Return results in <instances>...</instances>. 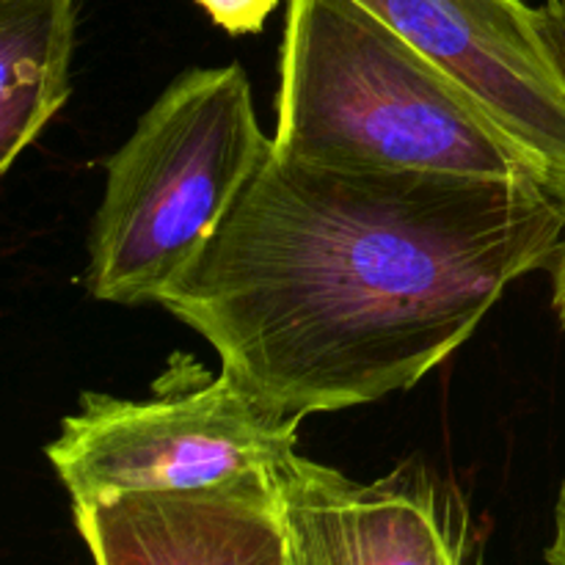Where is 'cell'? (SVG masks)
Segmentation results:
<instances>
[{"label": "cell", "instance_id": "8992f818", "mask_svg": "<svg viewBox=\"0 0 565 565\" xmlns=\"http://www.w3.org/2000/svg\"><path fill=\"white\" fill-rule=\"evenodd\" d=\"M274 489L287 565H478L467 508L423 469L359 483L292 452Z\"/></svg>", "mask_w": 565, "mask_h": 565}, {"label": "cell", "instance_id": "3957f363", "mask_svg": "<svg viewBox=\"0 0 565 565\" xmlns=\"http://www.w3.org/2000/svg\"><path fill=\"white\" fill-rule=\"evenodd\" d=\"M270 152L241 64L171 81L108 160L88 235V292L121 307L158 303Z\"/></svg>", "mask_w": 565, "mask_h": 565}, {"label": "cell", "instance_id": "7c38bea8", "mask_svg": "<svg viewBox=\"0 0 565 565\" xmlns=\"http://www.w3.org/2000/svg\"><path fill=\"white\" fill-rule=\"evenodd\" d=\"M555 309L561 315V323L565 326V241L555 257Z\"/></svg>", "mask_w": 565, "mask_h": 565}, {"label": "cell", "instance_id": "5b68a950", "mask_svg": "<svg viewBox=\"0 0 565 565\" xmlns=\"http://www.w3.org/2000/svg\"><path fill=\"white\" fill-rule=\"evenodd\" d=\"M533 154L565 196V70L527 0H356Z\"/></svg>", "mask_w": 565, "mask_h": 565}, {"label": "cell", "instance_id": "277c9868", "mask_svg": "<svg viewBox=\"0 0 565 565\" xmlns=\"http://www.w3.org/2000/svg\"><path fill=\"white\" fill-rule=\"evenodd\" d=\"M301 423L270 414L224 370L191 373L149 401L83 392L44 452L72 505H94L270 475L296 452Z\"/></svg>", "mask_w": 565, "mask_h": 565}, {"label": "cell", "instance_id": "52a82bcc", "mask_svg": "<svg viewBox=\"0 0 565 565\" xmlns=\"http://www.w3.org/2000/svg\"><path fill=\"white\" fill-rule=\"evenodd\" d=\"M72 511L94 565H287L274 472Z\"/></svg>", "mask_w": 565, "mask_h": 565}, {"label": "cell", "instance_id": "9c48e42d", "mask_svg": "<svg viewBox=\"0 0 565 565\" xmlns=\"http://www.w3.org/2000/svg\"><path fill=\"white\" fill-rule=\"evenodd\" d=\"M210 20L218 28H224L232 36H243V33L263 31L265 20L274 14L279 0H196Z\"/></svg>", "mask_w": 565, "mask_h": 565}, {"label": "cell", "instance_id": "30bf717a", "mask_svg": "<svg viewBox=\"0 0 565 565\" xmlns=\"http://www.w3.org/2000/svg\"><path fill=\"white\" fill-rule=\"evenodd\" d=\"M544 14L546 25H550V36L555 42V50L565 70V3L563 0H544Z\"/></svg>", "mask_w": 565, "mask_h": 565}, {"label": "cell", "instance_id": "7a4b0ae2", "mask_svg": "<svg viewBox=\"0 0 565 565\" xmlns=\"http://www.w3.org/2000/svg\"><path fill=\"white\" fill-rule=\"evenodd\" d=\"M274 147L318 166L535 180L557 191L533 154L356 0H287Z\"/></svg>", "mask_w": 565, "mask_h": 565}, {"label": "cell", "instance_id": "8fae6325", "mask_svg": "<svg viewBox=\"0 0 565 565\" xmlns=\"http://www.w3.org/2000/svg\"><path fill=\"white\" fill-rule=\"evenodd\" d=\"M546 563L550 565H565V483L557 497L555 508V539H552L550 550H546Z\"/></svg>", "mask_w": 565, "mask_h": 565}, {"label": "cell", "instance_id": "ba28073f", "mask_svg": "<svg viewBox=\"0 0 565 565\" xmlns=\"http://www.w3.org/2000/svg\"><path fill=\"white\" fill-rule=\"evenodd\" d=\"M75 0H0V174L70 99Z\"/></svg>", "mask_w": 565, "mask_h": 565}, {"label": "cell", "instance_id": "6da1fadb", "mask_svg": "<svg viewBox=\"0 0 565 565\" xmlns=\"http://www.w3.org/2000/svg\"><path fill=\"white\" fill-rule=\"evenodd\" d=\"M565 199L535 180L268 154L160 307L285 419L406 392L502 292L555 263Z\"/></svg>", "mask_w": 565, "mask_h": 565}, {"label": "cell", "instance_id": "4fadbf2b", "mask_svg": "<svg viewBox=\"0 0 565 565\" xmlns=\"http://www.w3.org/2000/svg\"><path fill=\"white\" fill-rule=\"evenodd\" d=\"M563 3H565V0H563Z\"/></svg>", "mask_w": 565, "mask_h": 565}]
</instances>
